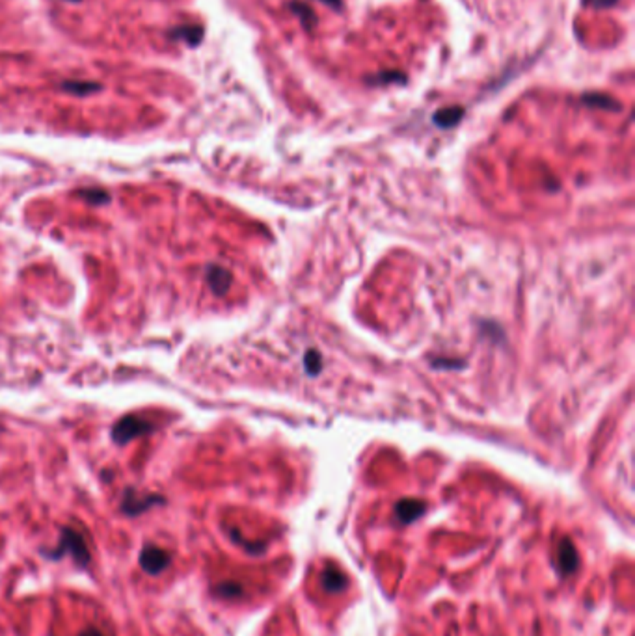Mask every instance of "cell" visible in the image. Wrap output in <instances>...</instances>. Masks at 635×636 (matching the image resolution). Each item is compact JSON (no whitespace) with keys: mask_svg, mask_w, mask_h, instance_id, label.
<instances>
[{"mask_svg":"<svg viewBox=\"0 0 635 636\" xmlns=\"http://www.w3.org/2000/svg\"><path fill=\"white\" fill-rule=\"evenodd\" d=\"M65 555H69L81 567H86L90 564V551H88L86 539L79 530L71 528V526L62 528L58 545L54 547V551L49 553V558L56 560V558H62Z\"/></svg>","mask_w":635,"mask_h":636,"instance_id":"cell-1","label":"cell"},{"mask_svg":"<svg viewBox=\"0 0 635 636\" xmlns=\"http://www.w3.org/2000/svg\"><path fill=\"white\" fill-rule=\"evenodd\" d=\"M153 430V424L146 419H140L136 415L122 417L119 421L112 426V440L117 445H127L136 437L149 434Z\"/></svg>","mask_w":635,"mask_h":636,"instance_id":"cell-2","label":"cell"},{"mask_svg":"<svg viewBox=\"0 0 635 636\" xmlns=\"http://www.w3.org/2000/svg\"><path fill=\"white\" fill-rule=\"evenodd\" d=\"M172 555L163 547L147 545L140 553V566L147 575H160L170 566Z\"/></svg>","mask_w":635,"mask_h":636,"instance_id":"cell-3","label":"cell"},{"mask_svg":"<svg viewBox=\"0 0 635 636\" xmlns=\"http://www.w3.org/2000/svg\"><path fill=\"white\" fill-rule=\"evenodd\" d=\"M155 504H164V499L160 495H140L134 489H127L123 495L122 510L127 515H140Z\"/></svg>","mask_w":635,"mask_h":636,"instance_id":"cell-4","label":"cell"},{"mask_svg":"<svg viewBox=\"0 0 635 636\" xmlns=\"http://www.w3.org/2000/svg\"><path fill=\"white\" fill-rule=\"evenodd\" d=\"M207 281H209L213 292L222 296L228 292L229 285H231V274H229V270H226V268L211 265V267L207 268Z\"/></svg>","mask_w":635,"mask_h":636,"instance_id":"cell-5","label":"cell"},{"mask_svg":"<svg viewBox=\"0 0 635 636\" xmlns=\"http://www.w3.org/2000/svg\"><path fill=\"white\" fill-rule=\"evenodd\" d=\"M395 512L401 523H412L425 512V504L420 503V501H401L397 504Z\"/></svg>","mask_w":635,"mask_h":636,"instance_id":"cell-6","label":"cell"},{"mask_svg":"<svg viewBox=\"0 0 635 636\" xmlns=\"http://www.w3.org/2000/svg\"><path fill=\"white\" fill-rule=\"evenodd\" d=\"M172 37H179V40L187 41L188 45H198L201 37H204V30L201 26H196V24H190V26H177V28L172 32Z\"/></svg>","mask_w":635,"mask_h":636,"instance_id":"cell-7","label":"cell"},{"mask_svg":"<svg viewBox=\"0 0 635 636\" xmlns=\"http://www.w3.org/2000/svg\"><path fill=\"white\" fill-rule=\"evenodd\" d=\"M462 114H464L462 108L451 106V108L436 112V114H434V123H436L438 127H453V125H456V123L461 122Z\"/></svg>","mask_w":635,"mask_h":636,"instance_id":"cell-8","label":"cell"},{"mask_svg":"<svg viewBox=\"0 0 635 636\" xmlns=\"http://www.w3.org/2000/svg\"><path fill=\"white\" fill-rule=\"evenodd\" d=\"M559 562H561V567H563V571H566V573L574 571V567H576V562H577L576 551H574V547H572V544L568 542V539H565L563 545H561Z\"/></svg>","mask_w":635,"mask_h":636,"instance_id":"cell-9","label":"cell"},{"mask_svg":"<svg viewBox=\"0 0 635 636\" xmlns=\"http://www.w3.org/2000/svg\"><path fill=\"white\" fill-rule=\"evenodd\" d=\"M62 90H64V92L73 93V95H88V93L99 92L101 86H99V84H94V82L67 81V82H64V84H62Z\"/></svg>","mask_w":635,"mask_h":636,"instance_id":"cell-10","label":"cell"},{"mask_svg":"<svg viewBox=\"0 0 635 636\" xmlns=\"http://www.w3.org/2000/svg\"><path fill=\"white\" fill-rule=\"evenodd\" d=\"M322 578H324V586H327L328 590H341V588H345V577L338 569H333V567H328Z\"/></svg>","mask_w":635,"mask_h":636,"instance_id":"cell-11","label":"cell"},{"mask_svg":"<svg viewBox=\"0 0 635 636\" xmlns=\"http://www.w3.org/2000/svg\"><path fill=\"white\" fill-rule=\"evenodd\" d=\"M79 196L86 197L88 201L94 203V205H101V203H108V194L105 190H81Z\"/></svg>","mask_w":635,"mask_h":636,"instance_id":"cell-12","label":"cell"},{"mask_svg":"<svg viewBox=\"0 0 635 636\" xmlns=\"http://www.w3.org/2000/svg\"><path fill=\"white\" fill-rule=\"evenodd\" d=\"M306 369H309L311 374H317L321 369V358L317 352H308L306 353Z\"/></svg>","mask_w":635,"mask_h":636,"instance_id":"cell-13","label":"cell"},{"mask_svg":"<svg viewBox=\"0 0 635 636\" xmlns=\"http://www.w3.org/2000/svg\"><path fill=\"white\" fill-rule=\"evenodd\" d=\"M583 2H585L587 6H593V8H609V6H613L617 0H583Z\"/></svg>","mask_w":635,"mask_h":636,"instance_id":"cell-14","label":"cell"},{"mask_svg":"<svg viewBox=\"0 0 635 636\" xmlns=\"http://www.w3.org/2000/svg\"><path fill=\"white\" fill-rule=\"evenodd\" d=\"M79 636H105L103 635V633H101V630H97V629H94V627H90V629H84L81 633V635Z\"/></svg>","mask_w":635,"mask_h":636,"instance_id":"cell-15","label":"cell"},{"mask_svg":"<svg viewBox=\"0 0 635 636\" xmlns=\"http://www.w3.org/2000/svg\"><path fill=\"white\" fill-rule=\"evenodd\" d=\"M69 2H79V0H69Z\"/></svg>","mask_w":635,"mask_h":636,"instance_id":"cell-16","label":"cell"}]
</instances>
